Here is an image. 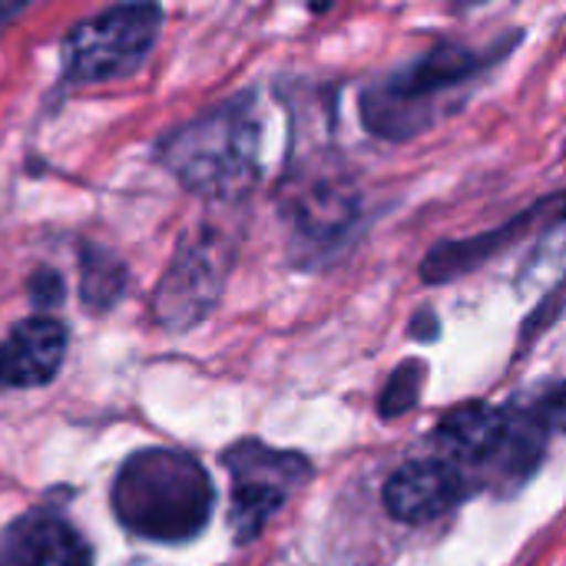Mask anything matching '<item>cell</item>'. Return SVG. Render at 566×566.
Returning <instances> with one entry per match:
<instances>
[{
  "label": "cell",
  "mask_w": 566,
  "mask_h": 566,
  "mask_svg": "<svg viewBox=\"0 0 566 566\" xmlns=\"http://www.w3.org/2000/svg\"><path fill=\"white\" fill-rule=\"evenodd\" d=\"M30 298L36 305H60L63 302V279L56 272H50V269L36 272L30 279Z\"/></svg>",
  "instance_id": "cell-16"
},
{
  "label": "cell",
  "mask_w": 566,
  "mask_h": 566,
  "mask_svg": "<svg viewBox=\"0 0 566 566\" xmlns=\"http://www.w3.org/2000/svg\"><path fill=\"white\" fill-rule=\"evenodd\" d=\"M70 332L60 318L36 315L10 328L0 345V385L3 388H40L53 381L66 358Z\"/></svg>",
  "instance_id": "cell-12"
},
{
  "label": "cell",
  "mask_w": 566,
  "mask_h": 566,
  "mask_svg": "<svg viewBox=\"0 0 566 566\" xmlns=\"http://www.w3.org/2000/svg\"><path fill=\"white\" fill-rule=\"evenodd\" d=\"M109 504L129 534L156 544H186L206 531L216 488L189 451L143 448L119 464Z\"/></svg>",
  "instance_id": "cell-2"
},
{
  "label": "cell",
  "mask_w": 566,
  "mask_h": 566,
  "mask_svg": "<svg viewBox=\"0 0 566 566\" xmlns=\"http://www.w3.org/2000/svg\"><path fill=\"white\" fill-rule=\"evenodd\" d=\"M123 289H126L123 262L103 249H86L83 252V282H80V295H83L86 308H93V312L113 308L119 302Z\"/></svg>",
  "instance_id": "cell-13"
},
{
  "label": "cell",
  "mask_w": 566,
  "mask_h": 566,
  "mask_svg": "<svg viewBox=\"0 0 566 566\" xmlns=\"http://www.w3.org/2000/svg\"><path fill=\"white\" fill-rule=\"evenodd\" d=\"M534 408H537V415H541V421H544V428H547L551 434H554V431L566 434V381L547 388V391L534 401Z\"/></svg>",
  "instance_id": "cell-15"
},
{
  "label": "cell",
  "mask_w": 566,
  "mask_h": 566,
  "mask_svg": "<svg viewBox=\"0 0 566 566\" xmlns=\"http://www.w3.org/2000/svg\"><path fill=\"white\" fill-rule=\"evenodd\" d=\"M471 494V478L464 468L444 458H418L401 464L385 484V511L391 521L408 527H424L448 511H454Z\"/></svg>",
  "instance_id": "cell-9"
},
{
  "label": "cell",
  "mask_w": 566,
  "mask_h": 566,
  "mask_svg": "<svg viewBox=\"0 0 566 566\" xmlns=\"http://www.w3.org/2000/svg\"><path fill=\"white\" fill-rule=\"evenodd\" d=\"M159 163L196 196L232 202L262 176V119L252 96H235L172 129Z\"/></svg>",
  "instance_id": "cell-3"
},
{
  "label": "cell",
  "mask_w": 566,
  "mask_h": 566,
  "mask_svg": "<svg viewBox=\"0 0 566 566\" xmlns=\"http://www.w3.org/2000/svg\"><path fill=\"white\" fill-rule=\"evenodd\" d=\"M511 434V408H497L488 401H468L461 408H451L438 431V458L458 464V468H484L501 458Z\"/></svg>",
  "instance_id": "cell-11"
},
{
  "label": "cell",
  "mask_w": 566,
  "mask_h": 566,
  "mask_svg": "<svg viewBox=\"0 0 566 566\" xmlns=\"http://www.w3.org/2000/svg\"><path fill=\"white\" fill-rule=\"evenodd\" d=\"M13 13H20V7H17V3H0V23H3L7 17H13Z\"/></svg>",
  "instance_id": "cell-17"
},
{
  "label": "cell",
  "mask_w": 566,
  "mask_h": 566,
  "mask_svg": "<svg viewBox=\"0 0 566 566\" xmlns=\"http://www.w3.org/2000/svg\"><path fill=\"white\" fill-rule=\"evenodd\" d=\"M0 566H93V551L66 517L30 511L3 531Z\"/></svg>",
  "instance_id": "cell-10"
},
{
  "label": "cell",
  "mask_w": 566,
  "mask_h": 566,
  "mask_svg": "<svg viewBox=\"0 0 566 566\" xmlns=\"http://www.w3.org/2000/svg\"><path fill=\"white\" fill-rule=\"evenodd\" d=\"M566 216V196H551L544 202H534L531 209H524L521 216H514L511 222L497 226V229H488V232H478V235H468V239H448V242H438L424 262H421V279L428 285H444V282H454L461 275H471L478 272L481 265H488L491 259L504 255L511 245H517L524 235H531L534 229H544V226H554Z\"/></svg>",
  "instance_id": "cell-8"
},
{
  "label": "cell",
  "mask_w": 566,
  "mask_h": 566,
  "mask_svg": "<svg viewBox=\"0 0 566 566\" xmlns=\"http://www.w3.org/2000/svg\"><path fill=\"white\" fill-rule=\"evenodd\" d=\"M282 209L302 259H328L348 245L361 216L355 179L335 156L298 166L282 189Z\"/></svg>",
  "instance_id": "cell-4"
},
{
  "label": "cell",
  "mask_w": 566,
  "mask_h": 566,
  "mask_svg": "<svg viewBox=\"0 0 566 566\" xmlns=\"http://www.w3.org/2000/svg\"><path fill=\"white\" fill-rule=\"evenodd\" d=\"M424 385H428V361H421V358L401 361L388 375V381H385V388L378 395V415L385 421L405 418L408 411L418 408V401L424 395Z\"/></svg>",
  "instance_id": "cell-14"
},
{
  "label": "cell",
  "mask_w": 566,
  "mask_h": 566,
  "mask_svg": "<svg viewBox=\"0 0 566 566\" xmlns=\"http://www.w3.org/2000/svg\"><path fill=\"white\" fill-rule=\"evenodd\" d=\"M163 27L156 3H119L76 23L63 40V73L73 83L129 76L149 56Z\"/></svg>",
  "instance_id": "cell-5"
},
{
  "label": "cell",
  "mask_w": 566,
  "mask_h": 566,
  "mask_svg": "<svg viewBox=\"0 0 566 566\" xmlns=\"http://www.w3.org/2000/svg\"><path fill=\"white\" fill-rule=\"evenodd\" d=\"M232 478L229 527L239 544H252L265 524L312 481V461L298 451L269 448L262 441H239L222 454Z\"/></svg>",
  "instance_id": "cell-6"
},
{
  "label": "cell",
  "mask_w": 566,
  "mask_h": 566,
  "mask_svg": "<svg viewBox=\"0 0 566 566\" xmlns=\"http://www.w3.org/2000/svg\"><path fill=\"white\" fill-rule=\"evenodd\" d=\"M235 262V242L232 235H226L222 229L202 226L196 232H189L159 289L153 298V312L166 328H192L199 325L222 298V289L229 282Z\"/></svg>",
  "instance_id": "cell-7"
},
{
  "label": "cell",
  "mask_w": 566,
  "mask_h": 566,
  "mask_svg": "<svg viewBox=\"0 0 566 566\" xmlns=\"http://www.w3.org/2000/svg\"><path fill=\"white\" fill-rule=\"evenodd\" d=\"M511 43L494 50H478L458 40H441L428 53L401 63L398 70L385 73L381 80L361 90L358 109L361 123L391 143L415 139L441 123L444 113L458 109V96L478 83V76L504 56Z\"/></svg>",
  "instance_id": "cell-1"
}]
</instances>
